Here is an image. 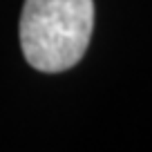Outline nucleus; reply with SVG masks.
I'll list each match as a JSON object with an SVG mask.
<instances>
[{
	"label": "nucleus",
	"instance_id": "1",
	"mask_svg": "<svg viewBox=\"0 0 152 152\" xmlns=\"http://www.w3.org/2000/svg\"><path fill=\"white\" fill-rule=\"evenodd\" d=\"M94 29V0H25L20 47L34 69L56 74L83 58Z\"/></svg>",
	"mask_w": 152,
	"mask_h": 152
}]
</instances>
